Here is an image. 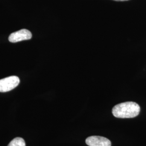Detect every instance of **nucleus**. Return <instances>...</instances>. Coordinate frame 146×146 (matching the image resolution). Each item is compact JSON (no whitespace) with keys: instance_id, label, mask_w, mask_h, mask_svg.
Wrapping results in <instances>:
<instances>
[{"instance_id":"obj_3","label":"nucleus","mask_w":146,"mask_h":146,"mask_svg":"<svg viewBox=\"0 0 146 146\" xmlns=\"http://www.w3.org/2000/svg\"><path fill=\"white\" fill-rule=\"evenodd\" d=\"M32 34L31 32L26 29H23L11 33L8 38V40L11 42L16 43L24 40H30Z\"/></svg>"},{"instance_id":"obj_6","label":"nucleus","mask_w":146,"mask_h":146,"mask_svg":"<svg viewBox=\"0 0 146 146\" xmlns=\"http://www.w3.org/2000/svg\"><path fill=\"white\" fill-rule=\"evenodd\" d=\"M116 1H128V0H114Z\"/></svg>"},{"instance_id":"obj_2","label":"nucleus","mask_w":146,"mask_h":146,"mask_svg":"<svg viewBox=\"0 0 146 146\" xmlns=\"http://www.w3.org/2000/svg\"><path fill=\"white\" fill-rule=\"evenodd\" d=\"M20 78L16 76H11L0 80V92L5 93L15 88L20 84Z\"/></svg>"},{"instance_id":"obj_4","label":"nucleus","mask_w":146,"mask_h":146,"mask_svg":"<svg viewBox=\"0 0 146 146\" xmlns=\"http://www.w3.org/2000/svg\"><path fill=\"white\" fill-rule=\"evenodd\" d=\"M86 143L89 146H111L109 139L99 136H92L87 137Z\"/></svg>"},{"instance_id":"obj_1","label":"nucleus","mask_w":146,"mask_h":146,"mask_svg":"<svg viewBox=\"0 0 146 146\" xmlns=\"http://www.w3.org/2000/svg\"><path fill=\"white\" fill-rule=\"evenodd\" d=\"M140 107L134 102H125L115 106L112 113L117 118H133L139 114Z\"/></svg>"},{"instance_id":"obj_5","label":"nucleus","mask_w":146,"mask_h":146,"mask_svg":"<svg viewBox=\"0 0 146 146\" xmlns=\"http://www.w3.org/2000/svg\"><path fill=\"white\" fill-rule=\"evenodd\" d=\"M8 146H26V142L22 137H15L9 143Z\"/></svg>"}]
</instances>
